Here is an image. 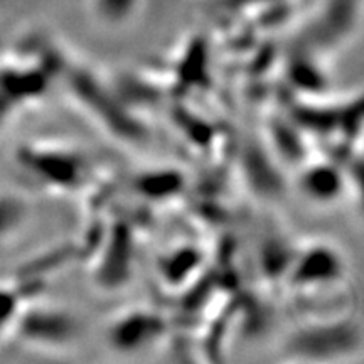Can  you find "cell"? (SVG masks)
<instances>
[{"label": "cell", "mask_w": 364, "mask_h": 364, "mask_svg": "<svg viewBox=\"0 0 364 364\" xmlns=\"http://www.w3.org/2000/svg\"><path fill=\"white\" fill-rule=\"evenodd\" d=\"M29 216V206L24 199L11 194L0 196V248H6L11 245L9 241L16 240L24 231L22 228Z\"/></svg>", "instance_id": "cell-7"}, {"label": "cell", "mask_w": 364, "mask_h": 364, "mask_svg": "<svg viewBox=\"0 0 364 364\" xmlns=\"http://www.w3.org/2000/svg\"><path fill=\"white\" fill-rule=\"evenodd\" d=\"M12 329L19 339L34 348L63 349L78 339L80 321L68 309L34 304L21 309Z\"/></svg>", "instance_id": "cell-3"}, {"label": "cell", "mask_w": 364, "mask_h": 364, "mask_svg": "<svg viewBox=\"0 0 364 364\" xmlns=\"http://www.w3.org/2000/svg\"><path fill=\"white\" fill-rule=\"evenodd\" d=\"M287 273L294 289L316 292L339 285L346 275V263L334 245L316 241L294 255Z\"/></svg>", "instance_id": "cell-4"}, {"label": "cell", "mask_w": 364, "mask_h": 364, "mask_svg": "<svg viewBox=\"0 0 364 364\" xmlns=\"http://www.w3.org/2000/svg\"><path fill=\"white\" fill-rule=\"evenodd\" d=\"M363 329L353 317L304 322L285 336L282 358L299 363L349 361L361 353Z\"/></svg>", "instance_id": "cell-1"}, {"label": "cell", "mask_w": 364, "mask_h": 364, "mask_svg": "<svg viewBox=\"0 0 364 364\" xmlns=\"http://www.w3.org/2000/svg\"><path fill=\"white\" fill-rule=\"evenodd\" d=\"M19 164L26 177L53 193L78 188L86 174L83 154L56 144L26 145L19 154Z\"/></svg>", "instance_id": "cell-2"}, {"label": "cell", "mask_w": 364, "mask_h": 364, "mask_svg": "<svg viewBox=\"0 0 364 364\" xmlns=\"http://www.w3.org/2000/svg\"><path fill=\"white\" fill-rule=\"evenodd\" d=\"M108 107L110 108H117V103L113 102V100H110V102H108ZM107 113H108V108L105 112H102V115H100V118H102V120H105V117H107Z\"/></svg>", "instance_id": "cell-9"}, {"label": "cell", "mask_w": 364, "mask_h": 364, "mask_svg": "<svg viewBox=\"0 0 364 364\" xmlns=\"http://www.w3.org/2000/svg\"><path fill=\"white\" fill-rule=\"evenodd\" d=\"M21 309V294L9 287H0V334L9 327H14Z\"/></svg>", "instance_id": "cell-8"}, {"label": "cell", "mask_w": 364, "mask_h": 364, "mask_svg": "<svg viewBox=\"0 0 364 364\" xmlns=\"http://www.w3.org/2000/svg\"><path fill=\"white\" fill-rule=\"evenodd\" d=\"M299 188L309 201L331 204L343 198L346 176L338 164L329 161L309 162L299 176Z\"/></svg>", "instance_id": "cell-6"}, {"label": "cell", "mask_w": 364, "mask_h": 364, "mask_svg": "<svg viewBox=\"0 0 364 364\" xmlns=\"http://www.w3.org/2000/svg\"><path fill=\"white\" fill-rule=\"evenodd\" d=\"M167 332L162 314L149 307H134L120 312L107 327V343L120 354L149 351Z\"/></svg>", "instance_id": "cell-5"}]
</instances>
